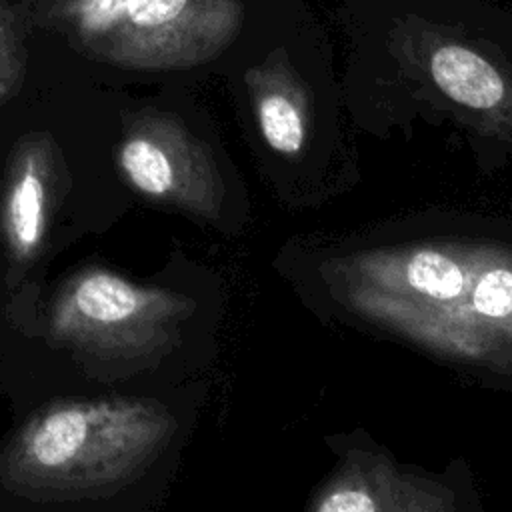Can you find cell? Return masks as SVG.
I'll return each instance as SVG.
<instances>
[{"label": "cell", "mask_w": 512, "mask_h": 512, "mask_svg": "<svg viewBox=\"0 0 512 512\" xmlns=\"http://www.w3.org/2000/svg\"><path fill=\"white\" fill-rule=\"evenodd\" d=\"M176 422L154 398H70L34 412L6 442L0 482L34 502L116 494L168 446Z\"/></svg>", "instance_id": "6da1fadb"}, {"label": "cell", "mask_w": 512, "mask_h": 512, "mask_svg": "<svg viewBox=\"0 0 512 512\" xmlns=\"http://www.w3.org/2000/svg\"><path fill=\"white\" fill-rule=\"evenodd\" d=\"M190 304L166 288L88 268L66 280L54 296L48 336L84 360L136 366L174 342Z\"/></svg>", "instance_id": "7a4b0ae2"}, {"label": "cell", "mask_w": 512, "mask_h": 512, "mask_svg": "<svg viewBox=\"0 0 512 512\" xmlns=\"http://www.w3.org/2000/svg\"><path fill=\"white\" fill-rule=\"evenodd\" d=\"M230 0H52L50 16L82 50L126 68L204 58L230 30Z\"/></svg>", "instance_id": "3957f363"}, {"label": "cell", "mask_w": 512, "mask_h": 512, "mask_svg": "<svg viewBox=\"0 0 512 512\" xmlns=\"http://www.w3.org/2000/svg\"><path fill=\"white\" fill-rule=\"evenodd\" d=\"M118 170L138 194L198 214L216 208V174L200 142L176 120L140 116L126 128Z\"/></svg>", "instance_id": "277c9868"}, {"label": "cell", "mask_w": 512, "mask_h": 512, "mask_svg": "<svg viewBox=\"0 0 512 512\" xmlns=\"http://www.w3.org/2000/svg\"><path fill=\"white\" fill-rule=\"evenodd\" d=\"M56 178L54 146L46 136H26L8 166L0 228L8 254L16 262L34 260L48 234Z\"/></svg>", "instance_id": "5b68a950"}, {"label": "cell", "mask_w": 512, "mask_h": 512, "mask_svg": "<svg viewBox=\"0 0 512 512\" xmlns=\"http://www.w3.org/2000/svg\"><path fill=\"white\" fill-rule=\"evenodd\" d=\"M430 74L450 100L472 110H490L504 98V80L498 70L458 44L442 46L432 54Z\"/></svg>", "instance_id": "8992f818"}, {"label": "cell", "mask_w": 512, "mask_h": 512, "mask_svg": "<svg viewBox=\"0 0 512 512\" xmlns=\"http://www.w3.org/2000/svg\"><path fill=\"white\" fill-rule=\"evenodd\" d=\"M256 116L266 144L282 154L294 156L306 138L304 114L286 92H266L258 98Z\"/></svg>", "instance_id": "52a82bcc"}, {"label": "cell", "mask_w": 512, "mask_h": 512, "mask_svg": "<svg viewBox=\"0 0 512 512\" xmlns=\"http://www.w3.org/2000/svg\"><path fill=\"white\" fill-rule=\"evenodd\" d=\"M406 280L414 292L434 300H452L464 286L460 266L446 254L424 250L406 266Z\"/></svg>", "instance_id": "ba28073f"}, {"label": "cell", "mask_w": 512, "mask_h": 512, "mask_svg": "<svg viewBox=\"0 0 512 512\" xmlns=\"http://www.w3.org/2000/svg\"><path fill=\"white\" fill-rule=\"evenodd\" d=\"M472 308L482 318H508L512 314V270L504 266L486 270L474 284Z\"/></svg>", "instance_id": "9c48e42d"}]
</instances>
